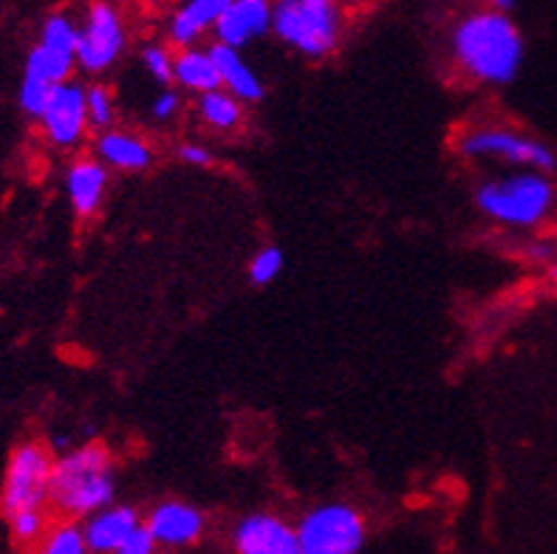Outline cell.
<instances>
[{"label":"cell","instance_id":"6da1fadb","mask_svg":"<svg viewBox=\"0 0 557 554\" xmlns=\"http://www.w3.org/2000/svg\"><path fill=\"white\" fill-rule=\"evenodd\" d=\"M453 54L461 69L479 83L504 85L523 63V37L507 12L467 14L453 32Z\"/></svg>","mask_w":557,"mask_h":554},{"label":"cell","instance_id":"7a4b0ae2","mask_svg":"<svg viewBox=\"0 0 557 554\" xmlns=\"http://www.w3.org/2000/svg\"><path fill=\"white\" fill-rule=\"evenodd\" d=\"M49 501L57 513L79 518L97 515L113 501L111 456L102 444H85L54 461Z\"/></svg>","mask_w":557,"mask_h":554},{"label":"cell","instance_id":"3957f363","mask_svg":"<svg viewBox=\"0 0 557 554\" xmlns=\"http://www.w3.org/2000/svg\"><path fill=\"white\" fill-rule=\"evenodd\" d=\"M481 212L509 226L541 224L555 207V187L544 173L527 170L512 176L493 178L475 189Z\"/></svg>","mask_w":557,"mask_h":554},{"label":"cell","instance_id":"277c9868","mask_svg":"<svg viewBox=\"0 0 557 554\" xmlns=\"http://www.w3.org/2000/svg\"><path fill=\"white\" fill-rule=\"evenodd\" d=\"M272 28L300 54L325 57L337 49L343 14L329 0H286L272 9Z\"/></svg>","mask_w":557,"mask_h":554},{"label":"cell","instance_id":"5b68a950","mask_svg":"<svg viewBox=\"0 0 557 554\" xmlns=\"http://www.w3.org/2000/svg\"><path fill=\"white\" fill-rule=\"evenodd\" d=\"M51 470H54V461L42 444L26 442L14 447L7 478H3V492H0V506H3L7 518L46 506L51 490Z\"/></svg>","mask_w":557,"mask_h":554},{"label":"cell","instance_id":"8992f818","mask_svg":"<svg viewBox=\"0 0 557 554\" xmlns=\"http://www.w3.org/2000/svg\"><path fill=\"white\" fill-rule=\"evenodd\" d=\"M304 554H360L366 543V520L348 504H323L297 524Z\"/></svg>","mask_w":557,"mask_h":554},{"label":"cell","instance_id":"52a82bcc","mask_svg":"<svg viewBox=\"0 0 557 554\" xmlns=\"http://www.w3.org/2000/svg\"><path fill=\"white\" fill-rule=\"evenodd\" d=\"M461 153L465 156H490L498 162L521 164V168H532L535 173H549L555 170L557 156L552 153L549 145L532 139V136L516 134L507 127H481L461 139Z\"/></svg>","mask_w":557,"mask_h":554},{"label":"cell","instance_id":"ba28073f","mask_svg":"<svg viewBox=\"0 0 557 554\" xmlns=\"http://www.w3.org/2000/svg\"><path fill=\"white\" fill-rule=\"evenodd\" d=\"M122 46H125V28H122L116 9H111L108 3H97L88 9V17L79 26L77 63L94 74L106 71L120 57Z\"/></svg>","mask_w":557,"mask_h":554},{"label":"cell","instance_id":"9c48e42d","mask_svg":"<svg viewBox=\"0 0 557 554\" xmlns=\"http://www.w3.org/2000/svg\"><path fill=\"white\" fill-rule=\"evenodd\" d=\"M235 554H304L297 529L269 513L240 518L233 529Z\"/></svg>","mask_w":557,"mask_h":554},{"label":"cell","instance_id":"30bf717a","mask_svg":"<svg viewBox=\"0 0 557 554\" xmlns=\"http://www.w3.org/2000/svg\"><path fill=\"white\" fill-rule=\"evenodd\" d=\"M42 131L54 141L57 148H71L77 145L88 125L85 113V88L77 83L57 85L49 97V106L42 111Z\"/></svg>","mask_w":557,"mask_h":554},{"label":"cell","instance_id":"8fae6325","mask_svg":"<svg viewBox=\"0 0 557 554\" xmlns=\"http://www.w3.org/2000/svg\"><path fill=\"white\" fill-rule=\"evenodd\" d=\"M272 28V7L267 0H226L224 12L215 21L219 46L226 49H244L249 40L267 35Z\"/></svg>","mask_w":557,"mask_h":554},{"label":"cell","instance_id":"7c38bea8","mask_svg":"<svg viewBox=\"0 0 557 554\" xmlns=\"http://www.w3.org/2000/svg\"><path fill=\"white\" fill-rule=\"evenodd\" d=\"M145 527L153 534V541L162 546H187V543H196L205 532V515L182 501H164V504L153 506Z\"/></svg>","mask_w":557,"mask_h":554},{"label":"cell","instance_id":"4fadbf2b","mask_svg":"<svg viewBox=\"0 0 557 554\" xmlns=\"http://www.w3.org/2000/svg\"><path fill=\"white\" fill-rule=\"evenodd\" d=\"M139 515L131 506H108L91 515L83 529L85 549L94 554H113L139 529Z\"/></svg>","mask_w":557,"mask_h":554},{"label":"cell","instance_id":"5bb4252c","mask_svg":"<svg viewBox=\"0 0 557 554\" xmlns=\"http://www.w3.org/2000/svg\"><path fill=\"white\" fill-rule=\"evenodd\" d=\"M65 189H69L71 207L79 218L94 216L106 196V168L94 159H79L69 168Z\"/></svg>","mask_w":557,"mask_h":554},{"label":"cell","instance_id":"9a60e30c","mask_svg":"<svg viewBox=\"0 0 557 554\" xmlns=\"http://www.w3.org/2000/svg\"><path fill=\"white\" fill-rule=\"evenodd\" d=\"M210 57L212 63H215V69H219L221 85L226 88V94H233L238 102L240 99H244V102H258V99H263L261 79L255 77V71L240 60L238 51L226 49V46H219V42H215L210 49Z\"/></svg>","mask_w":557,"mask_h":554},{"label":"cell","instance_id":"2e32d148","mask_svg":"<svg viewBox=\"0 0 557 554\" xmlns=\"http://www.w3.org/2000/svg\"><path fill=\"white\" fill-rule=\"evenodd\" d=\"M224 7L226 0H193V3L182 7L170 21V40L190 49V42L205 35V28H215V21L221 17Z\"/></svg>","mask_w":557,"mask_h":554},{"label":"cell","instance_id":"e0dca14e","mask_svg":"<svg viewBox=\"0 0 557 554\" xmlns=\"http://www.w3.org/2000/svg\"><path fill=\"white\" fill-rule=\"evenodd\" d=\"M173 79L190 88V91H198L201 97L212 91H221V74L212 63L210 51L201 49H182L176 57H173Z\"/></svg>","mask_w":557,"mask_h":554},{"label":"cell","instance_id":"ac0fdd59","mask_svg":"<svg viewBox=\"0 0 557 554\" xmlns=\"http://www.w3.org/2000/svg\"><path fill=\"white\" fill-rule=\"evenodd\" d=\"M97 150L108 164L120 170H145L153 159L150 148L139 136L122 134V131H108V134L99 136Z\"/></svg>","mask_w":557,"mask_h":554},{"label":"cell","instance_id":"d6986e66","mask_svg":"<svg viewBox=\"0 0 557 554\" xmlns=\"http://www.w3.org/2000/svg\"><path fill=\"white\" fill-rule=\"evenodd\" d=\"M74 69V57L57 54V51L42 49L37 42L32 54L26 60V77L37 79V83L49 85V88H57V85L69 83V74Z\"/></svg>","mask_w":557,"mask_h":554},{"label":"cell","instance_id":"ffe728a7","mask_svg":"<svg viewBox=\"0 0 557 554\" xmlns=\"http://www.w3.org/2000/svg\"><path fill=\"white\" fill-rule=\"evenodd\" d=\"M198 113L207 125L219 131H233L240 122V102L226 91H212L198 99Z\"/></svg>","mask_w":557,"mask_h":554},{"label":"cell","instance_id":"44dd1931","mask_svg":"<svg viewBox=\"0 0 557 554\" xmlns=\"http://www.w3.org/2000/svg\"><path fill=\"white\" fill-rule=\"evenodd\" d=\"M77 42H79V26L71 21L69 14H51L49 21L42 23L40 46L49 51L65 57H77Z\"/></svg>","mask_w":557,"mask_h":554},{"label":"cell","instance_id":"7402d4cb","mask_svg":"<svg viewBox=\"0 0 557 554\" xmlns=\"http://www.w3.org/2000/svg\"><path fill=\"white\" fill-rule=\"evenodd\" d=\"M85 538L83 529L74 527V524H63V527L51 529L46 538H42V546L37 554H85Z\"/></svg>","mask_w":557,"mask_h":554},{"label":"cell","instance_id":"603a6c76","mask_svg":"<svg viewBox=\"0 0 557 554\" xmlns=\"http://www.w3.org/2000/svg\"><path fill=\"white\" fill-rule=\"evenodd\" d=\"M85 113H88V125L108 127L113 122V99L106 85H91L85 91Z\"/></svg>","mask_w":557,"mask_h":554},{"label":"cell","instance_id":"cb8c5ba5","mask_svg":"<svg viewBox=\"0 0 557 554\" xmlns=\"http://www.w3.org/2000/svg\"><path fill=\"white\" fill-rule=\"evenodd\" d=\"M14 541L17 543H37L46 534V513L42 509H28L9 518Z\"/></svg>","mask_w":557,"mask_h":554},{"label":"cell","instance_id":"d4e9b609","mask_svg":"<svg viewBox=\"0 0 557 554\" xmlns=\"http://www.w3.org/2000/svg\"><path fill=\"white\" fill-rule=\"evenodd\" d=\"M283 269V253L275 249V246H269V249H261V253L255 255L252 263H249V281L255 286H263V283L275 281L277 272Z\"/></svg>","mask_w":557,"mask_h":554},{"label":"cell","instance_id":"484cf974","mask_svg":"<svg viewBox=\"0 0 557 554\" xmlns=\"http://www.w3.org/2000/svg\"><path fill=\"white\" fill-rule=\"evenodd\" d=\"M145 69H148L159 83H170V79H173V54H170L168 49L150 46V49L145 51Z\"/></svg>","mask_w":557,"mask_h":554},{"label":"cell","instance_id":"4316f807","mask_svg":"<svg viewBox=\"0 0 557 554\" xmlns=\"http://www.w3.org/2000/svg\"><path fill=\"white\" fill-rule=\"evenodd\" d=\"M156 546L159 543L153 541V534L148 532V527H139L113 554H156Z\"/></svg>","mask_w":557,"mask_h":554},{"label":"cell","instance_id":"83f0119b","mask_svg":"<svg viewBox=\"0 0 557 554\" xmlns=\"http://www.w3.org/2000/svg\"><path fill=\"white\" fill-rule=\"evenodd\" d=\"M176 111H178V97H176V94H170V91L159 94V97L153 99V108H150L153 120H159V122H168Z\"/></svg>","mask_w":557,"mask_h":554},{"label":"cell","instance_id":"f1b7e54d","mask_svg":"<svg viewBox=\"0 0 557 554\" xmlns=\"http://www.w3.org/2000/svg\"><path fill=\"white\" fill-rule=\"evenodd\" d=\"M178 156H182V162L193 164V168H207V164H212V153L205 145H182Z\"/></svg>","mask_w":557,"mask_h":554},{"label":"cell","instance_id":"f546056e","mask_svg":"<svg viewBox=\"0 0 557 554\" xmlns=\"http://www.w3.org/2000/svg\"><path fill=\"white\" fill-rule=\"evenodd\" d=\"M552 281H555V283H557V267H555V269H552Z\"/></svg>","mask_w":557,"mask_h":554}]
</instances>
